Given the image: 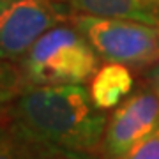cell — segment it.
<instances>
[{
  "mask_svg": "<svg viewBox=\"0 0 159 159\" xmlns=\"http://www.w3.org/2000/svg\"><path fill=\"white\" fill-rule=\"evenodd\" d=\"M9 110L12 122L57 159H101L110 117L85 85H27Z\"/></svg>",
  "mask_w": 159,
  "mask_h": 159,
  "instance_id": "obj_1",
  "label": "cell"
},
{
  "mask_svg": "<svg viewBox=\"0 0 159 159\" xmlns=\"http://www.w3.org/2000/svg\"><path fill=\"white\" fill-rule=\"evenodd\" d=\"M99 55L74 25L48 30L18 62L25 85H85L99 69Z\"/></svg>",
  "mask_w": 159,
  "mask_h": 159,
  "instance_id": "obj_2",
  "label": "cell"
},
{
  "mask_svg": "<svg viewBox=\"0 0 159 159\" xmlns=\"http://www.w3.org/2000/svg\"><path fill=\"white\" fill-rule=\"evenodd\" d=\"M69 20L106 62L127 67H152L159 62V25L80 12Z\"/></svg>",
  "mask_w": 159,
  "mask_h": 159,
  "instance_id": "obj_3",
  "label": "cell"
},
{
  "mask_svg": "<svg viewBox=\"0 0 159 159\" xmlns=\"http://www.w3.org/2000/svg\"><path fill=\"white\" fill-rule=\"evenodd\" d=\"M71 16L58 0H0V58L20 62L48 30Z\"/></svg>",
  "mask_w": 159,
  "mask_h": 159,
  "instance_id": "obj_4",
  "label": "cell"
},
{
  "mask_svg": "<svg viewBox=\"0 0 159 159\" xmlns=\"http://www.w3.org/2000/svg\"><path fill=\"white\" fill-rule=\"evenodd\" d=\"M159 129V99L150 87H140L110 115L102 156L122 159Z\"/></svg>",
  "mask_w": 159,
  "mask_h": 159,
  "instance_id": "obj_5",
  "label": "cell"
},
{
  "mask_svg": "<svg viewBox=\"0 0 159 159\" xmlns=\"http://www.w3.org/2000/svg\"><path fill=\"white\" fill-rule=\"evenodd\" d=\"M133 87L134 78L131 69L124 64L108 62L97 69V73L90 80L89 92L97 108L108 111L117 108L133 94Z\"/></svg>",
  "mask_w": 159,
  "mask_h": 159,
  "instance_id": "obj_6",
  "label": "cell"
},
{
  "mask_svg": "<svg viewBox=\"0 0 159 159\" xmlns=\"http://www.w3.org/2000/svg\"><path fill=\"white\" fill-rule=\"evenodd\" d=\"M71 11L101 18H125L159 25V12L145 0H58Z\"/></svg>",
  "mask_w": 159,
  "mask_h": 159,
  "instance_id": "obj_7",
  "label": "cell"
},
{
  "mask_svg": "<svg viewBox=\"0 0 159 159\" xmlns=\"http://www.w3.org/2000/svg\"><path fill=\"white\" fill-rule=\"evenodd\" d=\"M0 159H57L12 120L0 122Z\"/></svg>",
  "mask_w": 159,
  "mask_h": 159,
  "instance_id": "obj_8",
  "label": "cell"
},
{
  "mask_svg": "<svg viewBox=\"0 0 159 159\" xmlns=\"http://www.w3.org/2000/svg\"><path fill=\"white\" fill-rule=\"evenodd\" d=\"M25 87L20 67L0 58V104H11Z\"/></svg>",
  "mask_w": 159,
  "mask_h": 159,
  "instance_id": "obj_9",
  "label": "cell"
},
{
  "mask_svg": "<svg viewBox=\"0 0 159 159\" xmlns=\"http://www.w3.org/2000/svg\"><path fill=\"white\" fill-rule=\"evenodd\" d=\"M122 159H159V129L152 133L147 140L138 143L125 157Z\"/></svg>",
  "mask_w": 159,
  "mask_h": 159,
  "instance_id": "obj_10",
  "label": "cell"
},
{
  "mask_svg": "<svg viewBox=\"0 0 159 159\" xmlns=\"http://www.w3.org/2000/svg\"><path fill=\"white\" fill-rule=\"evenodd\" d=\"M147 81H148V87L152 89L154 94H156V96H157V99H159V62L148 69Z\"/></svg>",
  "mask_w": 159,
  "mask_h": 159,
  "instance_id": "obj_11",
  "label": "cell"
},
{
  "mask_svg": "<svg viewBox=\"0 0 159 159\" xmlns=\"http://www.w3.org/2000/svg\"><path fill=\"white\" fill-rule=\"evenodd\" d=\"M11 104H0V122L11 120Z\"/></svg>",
  "mask_w": 159,
  "mask_h": 159,
  "instance_id": "obj_12",
  "label": "cell"
},
{
  "mask_svg": "<svg viewBox=\"0 0 159 159\" xmlns=\"http://www.w3.org/2000/svg\"><path fill=\"white\" fill-rule=\"evenodd\" d=\"M145 2H147L148 6H152L154 9H156V11L159 12V0H145Z\"/></svg>",
  "mask_w": 159,
  "mask_h": 159,
  "instance_id": "obj_13",
  "label": "cell"
}]
</instances>
